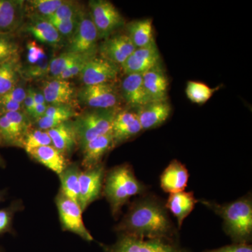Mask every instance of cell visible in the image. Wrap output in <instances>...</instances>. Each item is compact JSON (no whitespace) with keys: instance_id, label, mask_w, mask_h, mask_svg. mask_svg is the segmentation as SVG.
I'll return each instance as SVG.
<instances>
[{"instance_id":"obj_1","label":"cell","mask_w":252,"mask_h":252,"mask_svg":"<svg viewBox=\"0 0 252 252\" xmlns=\"http://www.w3.org/2000/svg\"><path fill=\"white\" fill-rule=\"evenodd\" d=\"M115 230L119 235L140 239H177V230L165 203L147 193L132 202Z\"/></svg>"},{"instance_id":"obj_2","label":"cell","mask_w":252,"mask_h":252,"mask_svg":"<svg viewBox=\"0 0 252 252\" xmlns=\"http://www.w3.org/2000/svg\"><path fill=\"white\" fill-rule=\"evenodd\" d=\"M223 220L225 234L233 243L251 244L252 241V198L251 194L230 203L219 204L199 200Z\"/></svg>"},{"instance_id":"obj_3","label":"cell","mask_w":252,"mask_h":252,"mask_svg":"<svg viewBox=\"0 0 252 252\" xmlns=\"http://www.w3.org/2000/svg\"><path fill=\"white\" fill-rule=\"evenodd\" d=\"M147 187L136 177L132 166L124 163L106 172L102 194L110 205L113 217L117 218L122 207L132 196L147 193Z\"/></svg>"},{"instance_id":"obj_4","label":"cell","mask_w":252,"mask_h":252,"mask_svg":"<svg viewBox=\"0 0 252 252\" xmlns=\"http://www.w3.org/2000/svg\"><path fill=\"white\" fill-rule=\"evenodd\" d=\"M121 109H87L79 113L72 120L79 149L81 150L91 140L111 132L113 120Z\"/></svg>"},{"instance_id":"obj_5","label":"cell","mask_w":252,"mask_h":252,"mask_svg":"<svg viewBox=\"0 0 252 252\" xmlns=\"http://www.w3.org/2000/svg\"><path fill=\"white\" fill-rule=\"evenodd\" d=\"M77 102L87 109L122 108L124 103L116 82L83 86L77 90Z\"/></svg>"},{"instance_id":"obj_6","label":"cell","mask_w":252,"mask_h":252,"mask_svg":"<svg viewBox=\"0 0 252 252\" xmlns=\"http://www.w3.org/2000/svg\"><path fill=\"white\" fill-rule=\"evenodd\" d=\"M104 252H190L177 239H140L119 235L115 243L102 245Z\"/></svg>"},{"instance_id":"obj_7","label":"cell","mask_w":252,"mask_h":252,"mask_svg":"<svg viewBox=\"0 0 252 252\" xmlns=\"http://www.w3.org/2000/svg\"><path fill=\"white\" fill-rule=\"evenodd\" d=\"M89 9L99 40H104L126 26V21L119 10L107 0H91Z\"/></svg>"},{"instance_id":"obj_8","label":"cell","mask_w":252,"mask_h":252,"mask_svg":"<svg viewBox=\"0 0 252 252\" xmlns=\"http://www.w3.org/2000/svg\"><path fill=\"white\" fill-rule=\"evenodd\" d=\"M98 34L89 9L84 6L79 17L75 32L66 41L65 51L77 54H97Z\"/></svg>"},{"instance_id":"obj_9","label":"cell","mask_w":252,"mask_h":252,"mask_svg":"<svg viewBox=\"0 0 252 252\" xmlns=\"http://www.w3.org/2000/svg\"><path fill=\"white\" fill-rule=\"evenodd\" d=\"M56 203L63 229L78 235L86 242L94 241V237L84 224L83 211L79 204L61 191L56 196Z\"/></svg>"},{"instance_id":"obj_10","label":"cell","mask_w":252,"mask_h":252,"mask_svg":"<svg viewBox=\"0 0 252 252\" xmlns=\"http://www.w3.org/2000/svg\"><path fill=\"white\" fill-rule=\"evenodd\" d=\"M105 174L103 162L91 168L81 170L79 175L78 203L83 212L102 195Z\"/></svg>"},{"instance_id":"obj_11","label":"cell","mask_w":252,"mask_h":252,"mask_svg":"<svg viewBox=\"0 0 252 252\" xmlns=\"http://www.w3.org/2000/svg\"><path fill=\"white\" fill-rule=\"evenodd\" d=\"M122 72L121 66L97 55L86 63L79 74L83 86L117 82Z\"/></svg>"},{"instance_id":"obj_12","label":"cell","mask_w":252,"mask_h":252,"mask_svg":"<svg viewBox=\"0 0 252 252\" xmlns=\"http://www.w3.org/2000/svg\"><path fill=\"white\" fill-rule=\"evenodd\" d=\"M40 90L48 105L70 106L80 109L77 102V90L70 81L49 79L43 82Z\"/></svg>"},{"instance_id":"obj_13","label":"cell","mask_w":252,"mask_h":252,"mask_svg":"<svg viewBox=\"0 0 252 252\" xmlns=\"http://www.w3.org/2000/svg\"><path fill=\"white\" fill-rule=\"evenodd\" d=\"M111 132L115 147L142 132V127L135 109L126 107L119 109L113 120Z\"/></svg>"},{"instance_id":"obj_14","label":"cell","mask_w":252,"mask_h":252,"mask_svg":"<svg viewBox=\"0 0 252 252\" xmlns=\"http://www.w3.org/2000/svg\"><path fill=\"white\" fill-rule=\"evenodd\" d=\"M135 49L126 33H119L109 36L99 44L97 55L122 66Z\"/></svg>"},{"instance_id":"obj_15","label":"cell","mask_w":252,"mask_h":252,"mask_svg":"<svg viewBox=\"0 0 252 252\" xmlns=\"http://www.w3.org/2000/svg\"><path fill=\"white\" fill-rule=\"evenodd\" d=\"M160 56L156 41L144 47L136 49L121 66L124 75L144 74L154 66L160 64Z\"/></svg>"},{"instance_id":"obj_16","label":"cell","mask_w":252,"mask_h":252,"mask_svg":"<svg viewBox=\"0 0 252 252\" xmlns=\"http://www.w3.org/2000/svg\"><path fill=\"white\" fill-rule=\"evenodd\" d=\"M26 16L24 1L0 0V33L18 34Z\"/></svg>"},{"instance_id":"obj_17","label":"cell","mask_w":252,"mask_h":252,"mask_svg":"<svg viewBox=\"0 0 252 252\" xmlns=\"http://www.w3.org/2000/svg\"><path fill=\"white\" fill-rule=\"evenodd\" d=\"M28 21L24 23L23 27L26 32L31 34L36 40L39 42L58 49L63 45L64 39L59 34L57 30L47 20L36 16H26Z\"/></svg>"},{"instance_id":"obj_18","label":"cell","mask_w":252,"mask_h":252,"mask_svg":"<svg viewBox=\"0 0 252 252\" xmlns=\"http://www.w3.org/2000/svg\"><path fill=\"white\" fill-rule=\"evenodd\" d=\"M142 131L159 127L166 122L171 113L168 101H151L135 109Z\"/></svg>"},{"instance_id":"obj_19","label":"cell","mask_w":252,"mask_h":252,"mask_svg":"<svg viewBox=\"0 0 252 252\" xmlns=\"http://www.w3.org/2000/svg\"><path fill=\"white\" fill-rule=\"evenodd\" d=\"M119 88L123 101L127 107L137 109L151 102L144 89L142 74L124 75Z\"/></svg>"},{"instance_id":"obj_20","label":"cell","mask_w":252,"mask_h":252,"mask_svg":"<svg viewBox=\"0 0 252 252\" xmlns=\"http://www.w3.org/2000/svg\"><path fill=\"white\" fill-rule=\"evenodd\" d=\"M73 120V119H72ZM72 120L67 121L47 130L52 146L69 158L78 147V141Z\"/></svg>"},{"instance_id":"obj_21","label":"cell","mask_w":252,"mask_h":252,"mask_svg":"<svg viewBox=\"0 0 252 252\" xmlns=\"http://www.w3.org/2000/svg\"><path fill=\"white\" fill-rule=\"evenodd\" d=\"M114 148L115 146L112 132L91 140L81 149V166L84 169H89L102 163L104 156Z\"/></svg>"},{"instance_id":"obj_22","label":"cell","mask_w":252,"mask_h":252,"mask_svg":"<svg viewBox=\"0 0 252 252\" xmlns=\"http://www.w3.org/2000/svg\"><path fill=\"white\" fill-rule=\"evenodd\" d=\"M189 179V171L185 165L179 160H173L160 175V187L164 192L170 194L184 191Z\"/></svg>"},{"instance_id":"obj_23","label":"cell","mask_w":252,"mask_h":252,"mask_svg":"<svg viewBox=\"0 0 252 252\" xmlns=\"http://www.w3.org/2000/svg\"><path fill=\"white\" fill-rule=\"evenodd\" d=\"M142 75L144 89L150 101L167 100L168 79L160 63Z\"/></svg>"},{"instance_id":"obj_24","label":"cell","mask_w":252,"mask_h":252,"mask_svg":"<svg viewBox=\"0 0 252 252\" xmlns=\"http://www.w3.org/2000/svg\"><path fill=\"white\" fill-rule=\"evenodd\" d=\"M27 153L35 161L52 170L58 175H61L70 164L69 158L64 157L52 145L31 149Z\"/></svg>"},{"instance_id":"obj_25","label":"cell","mask_w":252,"mask_h":252,"mask_svg":"<svg viewBox=\"0 0 252 252\" xmlns=\"http://www.w3.org/2000/svg\"><path fill=\"white\" fill-rule=\"evenodd\" d=\"M199 200L195 198L193 192L181 191L169 195L165 207L177 220V227L181 229L184 220L191 213Z\"/></svg>"},{"instance_id":"obj_26","label":"cell","mask_w":252,"mask_h":252,"mask_svg":"<svg viewBox=\"0 0 252 252\" xmlns=\"http://www.w3.org/2000/svg\"><path fill=\"white\" fill-rule=\"evenodd\" d=\"M77 109L70 106L48 105L44 115L34 122L36 128L49 130L67 121L72 120L79 115Z\"/></svg>"},{"instance_id":"obj_27","label":"cell","mask_w":252,"mask_h":252,"mask_svg":"<svg viewBox=\"0 0 252 252\" xmlns=\"http://www.w3.org/2000/svg\"><path fill=\"white\" fill-rule=\"evenodd\" d=\"M126 34L136 49L144 47L155 41L153 23L151 18L136 20L126 23Z\"/></svg>"},{"instance_id":"obj_28","label":"cell","mask_w":252,"mask_h":252,"mask_svg":"<svg viewBox=\"0 0 252 252\" xmlns=\"http://www.w3.org/2000/svg\"><path fill=\"white\" fill-rule=\"evenodd\" d=\"M21 67L22 64L20 57L0 64V97L9 92L22 80Z\"/></svg>"},{"instance_id":"obj_29","label":"cell","mask_w":252,"mask_h":252,"mask_svg":"<svg viewBox=\"0 0 252 252\" xmlns=\"http://www.w3.org/2000/svg\"><path fill=\"white\" fill-rule=\"evenodd\" d=\"M81 171L80 167L77 163H70L59 175L61 180V193L77 203L79 200V175Z\"/></svg>"},{"instance_id":"obj_30","label":"cell","mask_w":252,"mask_h":252,"mask_svg":"<svg viewBox=\"0 0 252 252\" xmlns=\"http://www.w3.org/2000/svg\"><path fill=\"white\" fill-rule=\"evenodd\" d=\"M26 136L4 114H0V147L23 148Z\"/></svg>"},{"instance_id":"obj_31","label":"cell","mask_w":252,"mask_h":252,"mask_svg":"<svg viewBox=\"0 0 252 252\" xmlns=\"http://www.w3.org/2000/svg\"><path fill=\"white\" fill-rule=\"evenodd\" d=\"M95 54H77V53L64 51L63 54L51 59L49 63L48 77L57 79L61 73L82 60L90 59L97 56Z\"/></svg>"},{"instance_id":"obj_32","label":"cell","mask_w":252,"mask_h":252,"mask_svg":"<svg viewBox=\"0 0 252 252\" xmlns=\"http://www.w3.org/2000/svg\"><path fill=\"white\" fill-rule=\"evenodd\" d=\"M65 0H30L25 1L26 16L47 18L55 14Z\"/></svg>"},{"instance_id":"obj_33","label":"cell","mask_w":252,"mask_h":252,"mask_svg":"<svg viewBox=\"0 0 252 252\" xmlns=\"http://www.w3.org/2000/svg\"><path fill=\"white\" fill-rule=\"evenodd\" d=\"M21 49L18 34L0 33V64L20 57Z\"/></svg>"},{"instance_id":"obj_34","label":"cell","mask_w":252,"mask_h":252,"mask_svg":"<svg viewBox=\"0 0 252 252\" xmlns=\"http://www.w3.org/2000/svg\"><path fill=\"white\" fill-rule=\"evenodd\" d=\"M219 89L220 87L210 88L203 83L190 81L187 83L186 94L193 103L203 104L211 98Z\"/></svg>"},{"instance_id":"obj_35","label":"cell","mask_w":252,"mask_h":252,"mask_svg":"<svg viewBox=\"0 0 252 252\" xmlns=\"http://www.w3.org/2000/svg\"><path fill=\"white\" fill-rule=\"evenodd\" d=\"M51 59L46 54L44 59L33 64H27L26 67H21V79L25 81H32L40 80L48 77L49 63Z\"/></svg>"},{"instance_id":"obj_36","label":"cell","mask_w":252,"mask_h":252,"mask_svg":"<svg viewBox=\"0 0 252 252\" xmlns=\"http://www.w3.org/2000/svg\"><path fill=\"white\" fill-rule=\"evenodd\" d=\"M50 145H52V142L47 130L32 127L26 136L23 149L27 152L31 149Z\"/></svg>"},{"instance_id":"obj_37","label":"cell","mask_w":252,"mask_h":252,"mask_svg":"<svg viewBox=\"0 0 252 252\" xmlns=\"http://www.w3.org/2000/svg\"><path fill=\"white\" fill-rule=\"evenodd\" d=\"M84 7V5L81 4L79 1L65 0L64 4L60 6L55 14L47 18L58 21H74L79 18Z\"/></svg>"},{"instance_id":"obj_38","label":"cell","mask_w":252,"mask_h":252,"mask_svg":"<svg viewBox=\"0 0 252 252\" xmlns=\"http://www.w3.org/2000/svg\"><path fill=\"white\" fill-rule=\"evenodd\" d=\"M18 207V203H14L0 210V235L12 232L13 219Z\"/></svg>"},{"instance_id":"obj_39","label":"cell","mask_w":252,"mask_h":252,"mask_svg":"<svg viewBox=\"0 0 252 252\" xmlns=\"http://www.w3.org/2000/svg\"><path fill=\"white\" fill-rule=\"evenodd\" d=\"M46 20L54 26L63 39L66 41L70 39L74 34L79 22V18L74 21H58V20L51 19V18H47Z\"/></svg>"},{"instance_id":"obj_40","label":"cell","mask_w":252,"mask_h":252,"mask_svg":"<svg viewBox=\"0 0 252 252\" xmlns=\"http://www.w3.org/2000/svg\"><path fill=\"white\" fill-rule=\"evenodd\" d=\"M26 48L28 64H35L46 56L45 50L39 45L35 40L28 41Z\"/></svg>"},{"instance_id":"obj_41","label":"cell","mask_w":252,"mask_h":252,"mask_svg":"<svg viewBox=\"0 0 252 252\" xmlns=\"http://www.w3.org/2000/svg\"><path fill=\"white\" fill-rule=\"evenodd\" d=\"M23 80V79H22ZM21 80L15 86L14 89H11L7 94L1 96L0 98L5 99V100L11 101V102H17L22 104L26 99L28 94V89H26L25 86L21 83Z\"/></svg>"},{"instance_id":"obj_42","label":"cell","mask_w":252,"mask_h":252,"mask_svg":"<svg viewBox=\"0 0 252 252\" xmlns=\"http://www.w3.org/2000/svg\"><path fill=\"white\" fill-rule=\"evenodd\" d=\"M92 58L82 60V61L73 64L70 67L61 73V75L57 79L69 81V79H72L73 78L79 77V74L82 72L83 69L85 67L86 63Z\"/></svg>"},{"instance_id":"obj_43","label":"cell","mask_w":252,"mask_h":252,"mask_svg":"<svg viewBox=\"0 0 252 252\" xmlns=\"http://www.w3.org/2000/svg\"><path fill=\"white\" fill-rule=\"evenodd\" d=\"M202 252H252L251 244L232 243L221 248L205 250Z\"/></svg>"},{"instance_id":"obj_44","label":"cell","mask_w":252,"mask_h":252,"mask_svg":"<svg viewBox=\"0 0 252 252\" xmlns=\"http://www.w3.org/2000/svg\"><path fill=\"white\" fill-rule=\"evenodd\" d=\"M28 90L29 91L32 96L35 104H47L45 98H44V94H43L42 91L40 89H34V88L31 86V87L28 88Z\"/></svg>"},{"instance_id":"obj_45","label":"cell","mask_w":252,"mask_h":252,"mask_svg":"<svg viewBox=\"0 0 252 252\" xmlns=\"http://www.w3.org/2000/svg\"><path fill=\"white\" fill-rule=\"evenodd\" d=\"M6 167V162L5 161L4 158L1 157V154H0V167L1 168H5Z\"/></svg>"},{"instance_id":"obj_46","label":"cell","mask_w":252,"mask_h":252,"mask_svg":"<svg viewBox=\"0 0 252 252\" xmlns=\"http://www.w3.org/2000/svg\"><path fill=\"white\" fill-rule=\"evenodd\" d=\"M5 195V192L4 190H0V203L4 200Z\"/></svg>"},{"instance_id":"obj_47","label":"cell","mask_w":252,"mask_h":252,"mask_svg":"<svg viewBox=\"0 0 252 252\" xmlns=\"http://www.w3.org/2000/svg\"><path fill=\"white\" fill-rule=\"evenodd\" d=\"M0 252H5L4 251V250H3V249L1 248V247H0Z\"/></svg>"}]
</instances>
